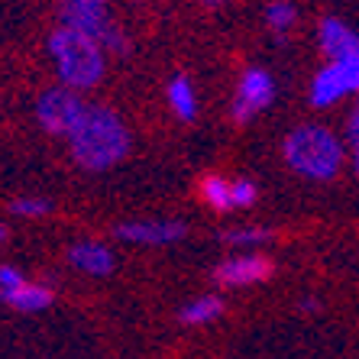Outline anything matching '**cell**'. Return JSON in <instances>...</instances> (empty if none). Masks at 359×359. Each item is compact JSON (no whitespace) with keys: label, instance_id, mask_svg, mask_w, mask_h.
<instances>
[{"label":"cell","instance_id":"7a4b0ae2","mask_svg":"<svg viewBox=\"0 0 359 359\" xmlns=\"http://www.w3.org/2000/svg\"><path fill=\"white\" fill-rule=\"evenodd\" d=\"M282 159L304 182H334L350 159V149L346 140L330 126L298 123L282 140Z\"/></svg>","mask_w":359,"mask_h":359},{"label":"cell","instance_id":"44dd1931","mask_svg":"<svg viewBox=\"0 0 359 359\" xmlns=\"http://www.w3.org/2000/svg\"><path fill=\"white\" fill-rule=\"evenodd\" d=\"M201 4L210 10H217V7H226V4H236V0H201Z\"/></svg>","mask_w":359,"mask_h":359},{"label":"cell","instance_id":"2e32d148","mask_svg":"<svg viewBox=\"0 0 359 359\" xmlns=\"http://www.w3.org/2000/svg\"><path fill=\"white\" fill-rule=\"evenodd\" d=\"M217 240L224 243V246H230V250H259L262 243L272 240V230L269 226H256V224H246V226H226V230H220Z\"/></svg>","mask_w":359,"mask_h":359},{"label":"cell","instance_id":"8fae6325","mask_svg":"<svg viewBox=\"0 0 359 359\" xmlns=\"http://www.w3.org/2000/svg\"><path fill=\"white\" fill-rule=\"evenodd\" d=\"M65 259L75 272H81V276H88V278H107L110 272L117 269V256H114V250L100 240L72 243V246L65 250Z\"/></svg>","mask_w":359,"mask_h":359},{"label":"cell","instance_id":"603a6c76","mask_svg":"<svg viewBox=\"0 0 359 359\" xmlns=\"http://www.w3.org/2000/svg\"><path fill=\"white\" fill-rule=\"evenodd\" d=\"M136 4H142V0H136Z\"/></svg>","mask_w":359,"mask_h":359},{"label":"cell","instance_id":"3957f363","mask_svg":"<svg viewBox=\"0 0 359 359\" xmlns=\"http://www.w3.org/2000/svg\"><path fill=\"white\" fill-rule=\"evenodd\" d=\"M46 52H49L59 84H65L72 91H94L107 75V49L94 36L78 33L72 26H55L46 39Z\"/></svg>","mask_w":359,"mask_h":359},{"label":"cell","instance_id":"7402d4cb","mask_svg":"<svg viewBox=\"0 0 359 359\" xmlns=\"http://www.w3.org/2000/svg\"><path fill=\"white\" fill-rule=\"evenodd\" d=\"M7 240H10V226H7V224H0V246H4Z\"/></svg>","mask_w":359,"mask_h":359},{"label":"cell","instance_id":"ac0fdd59","mask_svg":"<svg viewBox=\"0 0 359 359\" xmlns=\"http://www.w3.org/2000/svg\"><path fill=\"white\" fill-rule=\"evenodd\" d=\"M343 140H346V149H350L353 175L359 178V97H356V104H353V110L346 114V126H343Z\"/></svg>","mask_w":359,"mask_h":359},{"label":"cell","instance_id":"ba28073f","mask_svg":"<svg viewBox=\"0 0 359 359\" xmlns=\"http://www.w3.org/2000/svg\"><path fill=\"white\" fill-rule=\"evenodd\" d=\"M55 301V292L49 285L36 282V278L23 276L17 266H0V304H7L10 311L20 314H39Z\"/></svg>","mask_w":359,"mask_h":359},{"label":"cell","instance_id":"e0dca14e","mask_svg":"<svg viewBox=\"0 0 359 359\" xmlns=\"http://www.w3.org/2000/svg\"><path fill=\"white\" fill-rule=\"evenodd\" d=\"M10 214L23 220H42L52 214V201L42 198V194H23V198L10 201Z\"/></svg>","mask_w":359,"mask_h":359},{"label":"cell","instance_id":"5bb4252c","mask_svg":"<svg viewBox=\"0 0 359 359\" xmlns=\"http://www.w3.org/2000/svg\"><path fill=\"white\" fill-rule=\"evenodd\" d=\"M217 318H224V298L214 292L198 294V298L184 301L178 308V320L184 327H204V324H214Z\"/></svg>","mask_w":359,"mask_h":359},{"label":"cell","instance_id":"8992f818","mask_svg":"<svg viewBox=\"0 0 359 359\" xmlns=\"http://www.w3.org/2000/svg\"><path fill=\"white\" fill-rule=\"evenodd\" d=\"M276 100V78L262 65H250L236 81L233 100H230V120L236 126H246L259 114H266Z\"/></svg>","mask_w":359,"mask_h":359},{"label":"cell","instance_id":"5b68a950","mask_svg":"<svg viewBox=\"0 0 359 359\" xmlns=\"http://www.w3.org/2000/svg\"><path fill=\"white\" fill-rule=\"evenodd\" d=\"M350 97H359V55L327 59L308 84L311 107L327 110V107L343 104V100H350Z\"/></svg>","mask_w":359,"mask_h":359},{"label":"cell","instance_id":"277c9868","mask_svg":"<svg viewBox=\"0 0 359 359\" xmlns=\"http://www.w3.org/2000/svg\"><path fill=\"white\" fill-rule=\"evenodd\" d=\"M88 104L91 100H84L81 91H72L65 84H52V88L39 91V97L33 104L36 126L52 140H68L72 130L81 123Z\"/></svg>","mask_w":359,"mask_h":359},{"label":"cell","instance_id":"4fadbf2b","mask_svg":"<svg viewBox=\"0 0 359 359\" xmlns=\"http://www.w3.org/2000/svg\"><path fill=\"white\" fill-rule=\"evenodd\" d=\"M165 100H168V110H172V117L178 123H194L198 120V91H194L191 78L184 75V72H175V75L168 78L165 84Z\"/></svg>","mask_w":359,"mask_h":359},{"label":"cell","instance_id":"30bf717a","mask_svg":"<svg viewBox=\"0 0 359 359\" xmlns=\"http://www.w3.org/2000/svg\"><path fill=\"white\" fill-rule=\"evenodd\" d=\"M114 236L130 246H172V243L188 236V224L172 217H152V220H123L114 226Z\"/></svg>","mask_w":359,"mask_h":359},{"label":"cell","instance_id":"ffe728a7","mask_svg":"<svg viewBox=\"0 0 359 359\" xmlns=\"http://www.w3.org/2000/svg\"><path fill=\"white\" fill-rule=\"evenodd\" d=\"M298 308H301V311H318V308H320V301H318V298H304V301L298 304Z\"/></svg>","mask_w":359,"mask_h":359},{"label":"cell","instance_id":"52a82bcc","mask_svg":"<svg viewBox=\"0 0 359 359\" xmlns=\"http://www.w3.org/2000/svg\"><path fill=\"white\" fill-rule=\"evenodd\" d=\"M198 198L208 204L214 214H233L246 210L259 201V184L252 178H230L220 172H208L198 178Z\"/></svg>","mask_w":359,"mask_h":359},{"label":"cell","instance_id":"7c38bea8","mask_svg":"<svg viewBox=\"0 0 359 359\" xmlns=\"http://www.w3.org/2000/svg\"><path fill=\"white\" fill-rule=\"evenodd\" d=\"M318 46H320V52H324V59H346V55H359V33L340 17H320Z\"/></svg>","mask_w":359,"mask_h":359},{"label":"cell","instance_id":"d6986e66","mask_svg":"<svg viewBox=\"0 0 359 359\" xmlns=\"http://www.w3.org/2000/svg\"><path fill=\"white\" fill-rule=\"evenodd\" d=\"M68 4H78V7H94V10H110V0H68Z\"/></svg>","mask_w":359,"mask_h":359},{"label":"cell","instance_id":"6da1fadb","mask_svg":"<svg viewBox=\"0 0 359 359\" xmlns=\"http://www.w3.org/2000/svg\"><path fill=\"white\" fill-rule=\"evenodd\" d=\"M68 156L81 172H110L120 162L130 159L133 152V130L126 126V120L120 117L114 107L107 104H88L81 123L72 130V136L65 140Z\"/></svg>","mask_w":359,"mask_h":359},{"label":"cell","instance_id":"9a60e30c","mask_svg":"<svg viewBox=\"0 0 359 359\" xmlns=\"http://www.w3.org/2000/svg\"><path fill=\"white\" fill-rule=\"evenodd\" d=\"M262 23L276 42H288L298 29V7L292 0H269L266 10H262Z\"/></svg>","mask_w":359,"mask_h":359},{"label":"cell","instance_id":"9c48e42d","mask_svg":"<svg viewBox=\"0 0 359 359\" xmlns=\"http://www.w3.org/2000/svg\"><path fill=\"white\" fill-rule=\"evenodd\" d=\"M276 266L266 252L259 250H240L230 252L226 259H220L214 266V282L220 288H250V285H262L272 278Z\"/></svg>","mask_w":359,"mask_h":359}]
</instances>
